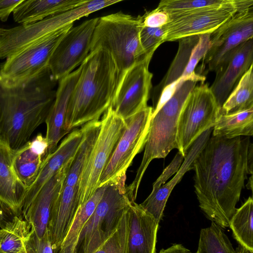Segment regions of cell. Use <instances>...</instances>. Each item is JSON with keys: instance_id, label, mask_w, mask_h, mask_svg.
Segmentation results:
<instances>
[{"instance_id": "cell-36", "label": "cell", "mask_w": 253, "mask_h": 253, "mask_svg": "<svg viewBox=\"0 0 253 253\" xmlns=\"http://www.w3.org/2000/svg\"><path fill=\"white\" fill-rule=\"evenodd\" d=\"M184 157L179 152L176 154L171 163L164 169L162 174L154 182L152 190L158 189L179 169Z\"/></svg>"}, {"instance_id": "cell-18", "label": "cell", "mask_w": 253, "mask_h": 253, "mask_svg": "<svg viewBox=\"0 0 253 253\" xmlns=\"http://www.w3.org/2000/svg\"><path fill=\"white\" fill-rule=\"evenodd\" d=\"M127 215L126 253H155L159 223L135 201L130 203Z\"/></svg>"}, {"instance_id": "cell-26", "label": "cell", "mask_w": 253, "mask_h": 253, "mask_svg": "<svg viewBox=\"0 0 253 253\" xmlns=\"http://www.w3.org/2000/svg\"><path fill=\"white\" fill-rule=\"evenodd\" d=\"M212 135L231 139L253 134V107L236 113L219 115Z\"/></svg>"}, {"instance_id": "cell-6", "label": "cell", "mask_w": 253, "mask_h": 253, "mask_svg": "<svg viewBox=\"0 0 253 253\" xmlns=\"http://www.w3.org/2000/svg\"><path fill=\"white\" fill-rule=\"evenodd\" d=\"M126 176L107 183L101 199L82 228L73 253H94L114 233L133 201L126 185Z\"/></svg>"}, {"instance_id": "cell-41", "label": "cell", "mask_w": 253, "mask_h": 253, "mask_svg": "<svg viewBox=\"0 0 253 253\" xmlns=\"http://www.w3.org/2000/svg\"><path fill=\"white\" fill-rule=\"evenodd\" d=\"M0 253H3V252H0Z\"/></svg>"}, {"instance_id": "cell-22", "label": "cell", "mask_w": 253, "mask_h": 253, "mask_svg": "<svg viewBox=\"0 0 253 253\" xmlns=\"http://www.w3.org/2000/svg\"><path fill=\"white\" fill-rule=\"evenodd\" d=\"M47 142L41 133L15 151L13 160L14 171L27 188L35 181L46 155Z\"/></svg>"}, {"instance_id": "cell-17", "label": "cell", "mask_w": 253, "mask_h": 253, "mask_svg": "<svg viewBox=\"0 0 253 253\" xmlns=\"http://www.w3.org/2000/svg\"><path fill=\"white\" fill-rule=\"evenodd\" d=\"M253 63V39L239 46L215 72L210 87L220 108L244 74Z\"/></svg>"}, {"instance_id": "cell-28", "label": "cell", "mask_w": 253, "mask_h": 253, "mask_svg": "<svg viewBox=\"0 0 253 253\" xmlns=\"http://www.w3.org/2000/svg\"><path fill=\"white\" fill-rule=\"evenodd\" d=\"M31 227L21 215H16L0 228V251L4 253H25L24 242Z\"/></svg>"}, {"instance_id": "cell-37", "label": "cell", "mask_w": 253, "mask_h": 253, "mask_svg": "<svg viewBox=\"0 0 253 253\" xmlns=\"http://www.w3.org/2000/svg\"><path fill=\"white\" fill-rule=\"evenodd\" d=\"M23 0H0V21L5 22Z\"/></svg>"}, {"instance_id": "cell-21", "label": "cell", "mask_w": 253, "mask_h": 253, "mask_svg": "<svg viewBox=\"0 0 253 253\" xmlns=\"http://www.w3.org/2000/svg\"><path fill=\"white\" fill-rule=\"evenodd\" d=\"M212 131V128L207 129L194 142L188 149L179 169L173 177L158 189L152 190L148 197L140 204L159 223L163 216L167 202L172 190L184 174L193 169L195 159L210 137Z\"/></svg>"}, {"instance_id": "cell-1", "label": "cell", "mask_w": 253, "mask_h": 253, "mask_svg": "<svg viewBox=\"0 0 253 253\" xmlns=\"http://www.w3.org/2000/svg\"><path fill=\"white\" fill-rule=\"evenodd\" d=\"M250 138L210 137L194 160L199 207L221 228L229 227L248 173Z\"/></svg>"}, {"instance_id": "cell-27", "label": "cell", "mask_w": 253, "mask_h": 253, "mask_svg": "<svg viewBox=\"0 0 253 253\" xmlns=\"http://www.w3.org/2000/svg\"><path fill=\"white\" fill-rule=\"evenodd\" d=\"M253 107V65L244 74L219 109V115L236 113Z\"/></svg>"}, {"instance_id": "cell-13", "label": "cell", "mask_w": 253, "mask_h": 253, "mask_svg": "<svg viewBox=\"0 0 253 253\" xmlns=\"http://www.w3.org/2000/svg\"><path fill=\"white\" fill-rule=\"evenodd\" d=\"M73 26L70 24L54 32L40 41L5 59L0 65V74L12 82L35 77L48 67L56 46Z\"/></svg>"}, {"instance_id": "cell-34", "label": "cell", "mask_w": 253, "mask_h": 253, "mask_svg": "<svg viewBox=\"0 0 253 253\" xmlns=\"http://www.w3.org/2000/svg\"><path fill=\"white\" fill-rule=\"evenodd\" d=\"M25 253H53L48 231L39 238L31 228L30 234L24 242Z\"/></svg>"}, {"instance_id": "cell-16", "label": "cell", "mask_w": 253, "mask_h": 253, "mask_svg": "<svg viewBox=\"0 0 253 253\" xmlns=\"http://www.w3.org/2000/svg\"><path fill=\"white\" fill-rule=\"evenodd\" d=\"M73 159L61 168L21 210V216L39 238L47 230L51 208L60 195Z\"/></svg>"}, {"instance_id": "cell-35", "label": "cell", "mask_w": 253, "mask_h": 253, "mask_svg": "<svg viewBox=\"0 0 253 253\" xmlns=\"http://www.w3.org/2000/svg\"><path fill=\"white\" fill-rule=\"evenodd\" d=\"M141 18L142 26L149 28L162 27L169 21L168 14L157 8L146 12Z\"/></svg>"}, {"instance_id": "cell-8", "label": "cell", "mask_w": 253, "mask_h": 253, "mask_svg": "<svg viewBox=\"0 0 253 253\" xmlns=\"http://www.w3.org/2000/svg\"><path fill=\"white\" fill-rule=\"evenodd\" d=\"M253 0H239L238 11L211 34V45L203 58L202 66L216 72L231 53L253 39Z\"/></svg>"}, {"instance_id": "cell-33", "label": "cell", "mask_w": 253, "mask_h": 253, "mask_svg": "<svg viewBox=\"0 0 253 253\" xmlns=\"http://www.w3.org/2000/svg\"><path fill=\"white\" fill-rule=\"evenodd\" d=\"M165 32L163 28L141 26L139 32L141 45L146 55L152 57L156 49L164 42Z\"/></svg>"}, {"instance_id": "cell-29", "label": "cell", "mask_w": 253, "mask_h": 253, "mask_svg": "<svg viewBox=\"0 0 253 253\" xmlns=\"http://www.w3.org/2000/svg\"><path fill=\"white\" fill-rule=\"evenodd\" d=\"M229 227L239 245L253 252V200L249 197L232 216Z\"/></svg>"}, {"instance_id": "cell-30", "label": "cell", "mask_w": 253, "mask_h": 253, "mask_svg": "<svg viewBox=\"0 0 253 253\" xmlns=\"http://www.w3.org/2000/svg\"><path fill=\"white\" fill-rule=\"evenodd\" d=\"M196 253H236L227 236L220 226L211 222L202 229Z\"/></svg>"}, {"instance_id": "cell-2", "label": "cell", "mask_w": 253, "mask_h": 253, "mask_svg": "<svg viewBox=\"0 0 253 253\" xmlns=\"http://www.w3.org/2000/svg\"><path fill=\"white\" fill-rule=\"evenodd\" d=\"M57 81L48 67L34 77L12 82L0 74V140L16 151L45 122Z\"/></svg>"}, {"instance_id": "cell-31", "label": "cell", "mask_w": 253, "mask_h": 253, "mask_svg": "<svg viewBox=\"0 0 253 253\" xmlns=\"http://www.w3.org/2000/svg\"><path fill=\"white\" fill-rule=\"evenodd\" d=\"M228 0H163L157 8L167 13L169 18L204 7L217 6Z\"/></svg>"}, {"instance_id": "cell-24", "label": "cell", "mask_w": 253, "mask_h": 253, "mask_svg": "<svg viewBox=\"0 0 253 253\" xmlns=\"http://www.w3.org/2000/svg\"><path fill=\"white\" fill-rule=\"evenodd\" d=\"M87 0H23L14 9V20L20 25L41 21L77 7Z\"/></svg>"}, {"instance_id": "cell-25", "label": "cell", "mask_w": 253, "mask_h": 253, "mask_svg": "<svg viewBox=\"0 0 253 253\" xmlns=\"http://www.w3.org/2000/svg\"><path fill=\"white\" fill-rule=\"evenodd\" d=\"M101 121H93L82 126V139L74 155L64 185L79 187V179L97 139Z\"/></svg>"}, {"instance_id": "cell-11", "label": "cell", "mask_w": 253, "mask_h": 253, "mask_svg": "<svg viewBox=\"0 0 253 253\" xmlns=\"http://www.w3.org/2000/svg\"><path fill=\"white\" fill-rule=\"evenodd\" d=\"M211 33L179 39L177 52L168 72L154 90V111L165 94L169 96L180 81L198 75L195 69L210 48Z\"/></svg>"}, {"instance_id": "cell-38", "label": "cell", "mask_w": 253, "mask_h": 253, "mask_svg": "<svg viewBox=\"0 0 253 253\" xmlns=\"http://www.w3.org/2000/svg\"><path fill=\"white\" fill-rule=\"evenodd\" d=\"M16 215L10 207L0 199V228L3 227Z\"/></svg>"}, {"instance_id": "cell-39", "label": "cell", "mask_w": 253, "mask_h": 253, "mask_svg": "<svg viewBox=\"0 0 253 253\" xmlns=\"http://www.w3.org/2000/svg\"><path fill=\"white\" fill-rule=\"evenodd\" d=\"M159 253H193L181 244H174L166 249H162Z\"/></svg>"}, {"instance_id": "cell-9", "label": "cell", "mask_w": 253, "mask_h": 253, "mask_svg": "<svg viewBox=\"0 0 253 253\" xmlns=\"http://www.w3.org/2000/svg\"><path fill=\"white\" fill-rule=\"evenodd\" d=\"M220 108L208 84L196 85L190 93L181 112L176 141L178 152L185 157L194 142L212 128Z\"/></svg>"}, {"instance_id": "cell-7", "label": "cell", "mask_w": 253, "mask_h": 253, "mask_svg": "<svg viewBox=\"0 0 253 253\" xmlns=\"http://www.w3.org/2000/svg\"><path fill=\"white\" fill-rule=\"evenodd\" d=\"M126 127L125 120L110 106L103 115L97 139L79 179L78 196L80 206L98 188L100 176Z\"/></svg>"}, {"instance_id": "cell-10", "label": "cell", "mask_w": 253, "mask_h": 253, "mask_svg": "<svg viewBox=\"0 0 253 253\" xmlns=\"http://www.w3.org/2000/svg\"><path fill=\"white\" fill-rule=\"evenodd\" d=\"M152 113V107L147 106L124 120L126 129L100 176L98 187L126 175L134 158L145 146Z\"/></svg>"}, {"instance_id": "cell-3", "label": "cell", "mask_w": 253, "mask_h": 253, "mask_svg": "<svg viewBox=\"0 0 253 253\" xmlns=\"http://www.w3.org/2000/svg\"><path fill=\"white\" fill-rule=\"evenodd\" d=\"M80 67V74L66 113L65 128L68 132L99 120L111 106L119 80L115 63L104 49L90 52Z\"/></svg>"}, {"instance_id": "cell-14", "label": "cell", "mask_w": 253, "mask_h": 253, "mask_svg": "<svg viewBox=\"0 0 253 253\" xmlns=\"http://www.w3.org/2000/svg\"><path fill=\"white\" fill-rule=\"evenodd\" d=\"M98 18L86 20L72 27L54 50L48 67L58 82L80 66L90 53V43Z\"/></svg>"}, {"instance_id": "cell-23", "label": "cell", "mask_w": 253, "mask_h": 253, "mask_svg": "<svg viewBox=\"0 0 253 253\" xmlns=\"http://www.w3.org/2000/svg\"><path fill=\"white\" fill-rule=\"evenodd\" d=\"M15 151L0 140V199L17 215H21V206L27 188L17 177L13 167Z\"/></svg>"}, {"instance_id": "cell-4", "label": "cell", "mask_w": 253, "mask_h": 253, "mask_svg": "<svg viewBox=\"0 0 253 253\" xmlns=\"http://www.w3.org/2000/svg\"><path fill=\"white\" fill-rule=\"evenodd\" d=\"M206 78L198 74L178 82L171 94L153 111L144 152L135 177L127 186L130 195L136 199L143 175L154 159L165 158L177 148L176 136L179 118L183 106L193 89Z\"/></svg>"}, {"instance_id": "cell-12", "label": "cell", "mask_w": 253, "mask_h": 253, "mask_svg": "<svg viewBox=\"0 0 253 253\" xmlns=\"http://www.w3.org/2000/svg\"><path fill=\"white\" fill-rule=\"evenodd\" d=\"M238 10V0H228L222 4L204 7L169 18L162 27L164 42L199 34L211 33Z\"/></svg>"}, {"instance_id": "cell-20", "label": "cell", "mask_w": 253, "mask_h": 253, "mask_svg": "<svg viewBox=\"0 0 253 253\" xmlns=\"http://www.w3.org/2000/svg\"><path fill=\"white\" fill-rule=\"evenodd\" d=\"M79 67L59 80L53 105L45 121L47 142L46 155L57 148L61 139L68 132L65 128V120L68 104L80 74Z\"/></svg>"}, {"instance_id": "cell-19", "label": "cell", "mask_w": 253, "mask_h": 253, "mask_svg": "<svg viewBox=\"0 0 253 253\" xmlns=\"http://www.w3.org/2000/svg\"><path fill=\"white\" fill-rule=\"evenodd\" d=\"M82 137L81 129H74L62 140L52 153L45 156L35 181L27 189L21 210L32 201L43 185L74 157Z\"/></svg>"}, {"instance_id": "cell-40", "label": "cell", "mask_w": 253, "mask_h": 253, "mask_svg": "<svg viewBox=\"0 0 253 253\" xmlns=\"http://www.w3.org/2000/svg\"><path fill=\"white\" fill-rule=\"evenodd\" d=\"M235 251L236 253H253V252L250 251L240 245L238 246Z\"/></svg>"}, {"instance_id": "cell-15", "label": "cell", "mask_w": 253, "mask_h": 253, "mask_svg": "<svg viewBox=\"0 0 253 253\" xmlns=\"http://www.w3.org/2000/svg\"><path fill=\"white\" fill-rule=\"evenodd\" d=\"M150 60L135 64L119 79L111 106L124 120L148 106L153 77L148 69Z\"/></svg>"}, {"instance_id": "cell-32", "label": "cell", "mask_w": 253, "mask_h": 253, "mask_svg": "<svg viewBox=\"0 0 253 253\" xmlns=\"http://www.w3.org/2000/svg\"><path fill=\"white\" fill-rule=\"evenodd\" d=\"M127 223L126 211L116 231L94 253H126Z\"/></svg>"}, {"instance_id": "cell-5", "label": "cell", "mask_w": 253, "mask_h": 253, "mask_svg": "<svg viewBox=\"0 0 253 253\" xmlns=\"http://www.w3.org/2000/svg\"><path fill=\"white\" fill-rule=\"evenodd\" d=\"M141 16L133 17L121 12L98 18L90 43V52L107 50L119 71V78L129 68L147 59L139 40Z\"/></svg>"}]
</instances>
